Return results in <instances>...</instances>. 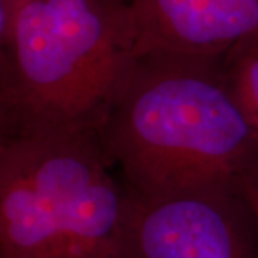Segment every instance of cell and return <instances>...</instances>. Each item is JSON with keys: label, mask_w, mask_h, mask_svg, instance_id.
Segmentation results:
<instances>
[{"label": "cell", "mask_w": 258, "mask_h": 258, "mask_svg": "<svg viewBox=\"0 0 258 258\" xmlns=\"http://www.w3.org/2000/svg\"><path fill=\"white\" fill-rule=\"evenodd\" d=\"M131 192L161 200L238 194L258 172V139L222 56H138L101 131Z\"/></svg>", "instance_id": "obj_1"}, {"label": "cell", "mask_w": 258, "mask_h": 258, "mask_svg": "<svg viewBox=\"0 0 258 258\" xmlns=\"http://www.w3.org/2000/svg\"><path fill=\"white\" fill-rule=\"evenodd\" d=\"M128 0H29L0 59V139L101 134L135 63Z\"/></svg>", "instance_id": "obj_2"}, {"label": "cell", "mask_w": 258, "mask_h": 258, "mask_svg": "<svg viewBox=\"0 0 258 258\" xmlns=\"http://www.w3.org/2000/svg\"><path fill=\"white\" fill-rule=\"evenodd\" d=\"M112 166L101 134L0 139V257L119 258Z\"/></svg>", "instance_id": "obj_3"}, {"label": "cell", "mask_w": 258, "mask_h": 258, "mask_svg": "<svg viewBox=\"0 0 258 258\" xmlns=\"http://www.w3.org/2000/svg\"><path fill=\"white\" fill-rule=\"evenodd\" d=\"M126 195L119 258H258L257 225L244 195L151 200L128 188Z\"/></svg>", "instance_id": "obj_4"}, {"label": "cell", "mask_w": 258, "mask_h": 258, "mask_svg": "<svg viewBox=\"0 0 258 258\" xmlns=\"http://www.w3.org/2000/svg\"><path fill=\"white\" fill-rule=\"evenodd\" d=\"M135 57L224 56L258 33V0H128Z\"/></svg>", "instance_id": "obj_5"}, {"label": "cell", "mask_w": 258, "mask_h": 258, "mask_svg": "<svg viewBox=\"0 0 258 258\" xmlns=\"http://www.w3.org/2000/svg\"><path fill=\"white\" fill-rule=\"evenodd\" d=\"M222 64L232 95L258 139V33L231 47Z\"/></svg>", "instance_id": "obj_6"}, {"label": "cell", "mask_w": 258, "mask_h": 258, "mask_svg": "<svg viewBox=\"0 0 258 258\" xmlns=\"http://www.w3.org/2000/svg\"><path fill=\"white\" fill-rule=\"evenodd\" d=\"M242 195L245 198V201L248 203L249 208L252 211L254 220H255V225L258 230V172L249 178L248 181L244 184L242 188Z\"/></svg>", "instance_id": "obj_7"}, {"label": "cell", "mask_w": 258, "mask_h": 258, "mask_svg": "<svg viewBox=\"0 0 258 258\" xmlns=\"http://www.w3.org/2000/svg\"><path fill=\"white\" fill-rule=\"evenodd\" d=\"M0 258H5V257H0Z\"/></svg>", "instance_id": "obj_8"}]
</instances>
